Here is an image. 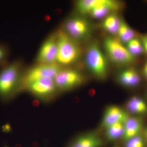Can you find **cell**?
<instances>
[{
    "label": "cell",
    "mask_w": 147,
    "mask_h": 147,
    "mask_svg": "<svg viewBox=\"0 0 147 147\" xmlns=\"http://www.w3.org/2000/svg\"><path fill=\"white\" fill-rule=\"evenodd\" d=\"M146 139H147V128L146 129Z\"/></svg>",
    "instance_id": "cb8c5ba5"
},
{
    "label": "cell",
    "mask_w": 147,
    "mask_h": 147,
    "mask_svg": "<svg viewBox=\"0 0 147 147\" xmlns=\"http://www.w3.org/2000/svg\"><path fill=\"white\" fill-rule=\"evenodd\" d=\"M103 145L101 138L94 132H90L77 137L68 147H100Z\"/></svg>",
    "instance_id": "7c38bea8"
},
{
    "label": "cell",
    "mask_w": 147,
    "mask_h": 147,
    "mask_svg": "<svg viewBox=\"0 0 147 147\" xmlns=\"http://www.w3.org/2000/svg\"><path fill=\"white\" fill-rule=\"evenodd\" d=\"M84 80V75L79 70L69 67H62L54 78L59 92L73 89L81 86Z\"/></svg>",
    "instance_id": "8992f818"
},
{
    "label": "cell",
    "mask_w": 147,
    "mask_h": 147,
    "mask_svg": "<svg viewBox=\"0 0 147 147\" xmlns=\"http://www.w3.org/2000/svg\"><path fill=\"white\" fill-rule=\"evenodd\" d=\"M62 67L57 63L35 64L25 71L23 78L24 90L27 85L42 78L54 79L60 71Z\"/></svg>",
    "instance_id": "52a82bcc"
},
{
    "label": "cell",
    "mask_w": 147,
    "mask_h": 147,
    "mask_svg": "<svg viewBox=\"0 0 147 147\" xmlns=\"http://www.w3.org/2000/svg\"><path fill=\"white\" fill-rule=\"evenodd\" d=\"M126 46L129 53L134 57L141 55L144 51L141 40L137 38L131 40L127 43Z\"/></svg>",
    "instance_id": "d6986e66"
},
{
    "label": "cell",
    "mask_w": 147,
    "mask_h": 147,
    "mask_svg": "<svg viewBox=\"0 0 147 147\" xmlns=\"http://www.w3.org/2000/svg\"><path fill=\"white\" fill-rule=\"evenodd\" d=\"M118 80L124 86L133 87L141 82L140 75L134 69L129 68L121 71L118 75Z\"/></svg>",
    "instance_id": "4fadbf2b"
},
{
    "label": "cell",
    "mask_w": 147,
    "mask_h": 147,
    "mask_svg": "<svg viewBox=\"0 0 147 147\" xmlns=\"http://www.w3.org/2000/svg\"><path fill=\"white\" fill-rule=\"evenodd\" d=\"M103 45L108 58L114 63L126 65L132 63L135 61V57L119 39L107 37L104 40Z\"/></svg>",
    "instance_id": "277c9868"
},
{
    "label": "cell",
    "mask_w": 147,
    "mask_h": 147,
    "mask_svg": "<svg viewBox=\"0 0 147 147\" xmlns=\"http://www.w3.org/2000/svg\"><path fill=\"white\" fill-rule=\"evenodd\" d=\"M106 128L105 135L109 141H116L123 138L125 131L124 123L114 124Z\"/></svg>",
    "instance_id": "e0dca14e"
},
{
    "label": "cell",
    "mask_w": 147,
    "mask_h": 147,
    "mask_svg": "<svg viewBox=\"0 0 147 147\" xmlns=\"http://www.w3.org/2000/svg\"></svg>",
    "instance_id": "d4e9b609"
},
{
    "label": "cell",
    "mask_w": 147,
    "mask_h": 147,
    "mask_svg": "<svg viewBox=\"0 0 147 147\" xmlns=\"http://www.w3.org/2000/svg\"><path fill=\"white\" fill-rule=\"evenodd\" d=\"M129 118L128 114L117 106L108 107L105 112L102 121V126L104 127L117 123H123Z\"/></svg>",
    "instance_id": "8fae6325"
},
{
    "label": "cell",
    "mask_w": 147,
    "mask_h": 147,
    "mask_svg": "<svg viewBox=\"0 0 147 147\" xmlns=\"http://www.w3.org/2000/svg\"><path fill=\"white\" fill-rule=\"evenodd\" d=\"M9 55L8 47L4 44L0 43V67H2L8 63Z\"/></svg>",
    "instance_id": "ffe728a7"
},
{
    "label": "cell",
    "mask_w": 147,
    "mask_h": 147,
    "mask_svg": "<svg viewBox=\"0 0 147 147\" xmlns=\"http://www.w3.org/2000/svg\"><path fill=\"white\" fill-rule=\"evenodd\" d=\"M124 134L123 139L125 141L139 135L142 130V121L137 118H129L124 123Z\"/></svg>",
    "instance_id": "5bb4252c"
},
{
    "label": "cell",
    "mask_w": 147,
    "mask_h": 147,
    "mask_svg": "<svg viewBox=\"0 0 147 147\" xmlns=\"http://www.w3.org/2000/svg\"><path fill=\"white\" fill-rule=\"evenodd\" d=\"M85 62L88 69L95 77L100 80L106 78L108 73V60L96 42L91 43L87 48Z\"/></svg>",
    "instance_id": "3957f363"
},
{
    "label": "cell",
    "mask_w": 147,
    "mask_h": 147,
    "mask_svg": "<svg viewBox=\"0 0 147 147\" xmlns=\"http://www.w3.org/2000/svg\"><path fill=\"white\" fill-rule=\"evenodd\" d=\"M126 107L129 112L132 114L142 115L147 113V105L140 98L131 97L127 101Z\"/></svg>",
    "instance_id": "2e32d148"
},
{
    "label": "cell",
    "mask_w": 147,
    "mask_h": 147,
    "mask_svg": "<svg viewBox=\"0 0 147 147\" xmlns=\"http://www.w3.org/2000/svg\"><path fill=\"white\" fill-rule=\"evenodd\" d=\"M141 40L144 47V51H145L147 54V36H142Z\"/></svg>",
    "instance_id": "7402d4cb"
},
{
    "label": "cell",
    "mask_w": 147,
    "mask_h": 147,
    "mask_svg": "<svg viewBox=\"0 0 147 147\" xmlns=\"http://www.w3.org/2000/svg\"><path fill=\"white\" fill-rule=\"evenodd\" d=\"M117 35L119 40L123 43H127L135 38L134 30L124 21H121Z\"/></svg>",
    "instance_id": "ac0fdd59"
},
{
    "label": "cell",
    "mask_w": 147,
    "mask_h": 147,
    "mask_svg": "<svg viewBox=\"0 0 147 147\" xmlns=\"http://www.w3.org/2000/svg\"><path fill=\"white\" fill-rule=\"evenodd\" d=\"M143 71L145 76L147 78V61L145 63L143 68Z\"/></svg>",
    "instance_id": "603a6c76"
},
{
    "label": "cell",
    "mask_w": 147,
    "mask_h": 147,
    "mask_svg": "<svg viewBox=\"0 0 147 147\" xmlns=\"http://www.w3.org/2000/svg\"><path fill=\"white\" fill-rule=\"evenodd\" d=\"M24 71L22 61L8 62L0 70V98L10 100L24 90Z\"/></svg>",
    "instance_id": "6da1fadb"
},
{
    "label": "cell",
    "mask_w": 147,
    "mask_h": 147,
    "mask_svg": "<svg viewBox=\"0 0 147 147\" xmlns=\"http://www.w3.org/2000/svg\"><path fill=\"white\" fill-rule=\"evenodd\" d=\"M121 20L115 13H111L104 18L102 24V29L108 33L117 35Z\"/></svg>",
    "instance_id": "9a60e30c"
},
{
    "label": "cell",
    "mask_w": 147,
    "mask_h": 147,
    "mask_svg": "<svg viewBox=\"0 0 147 147\" xmlns=\"http://www.w3.org/2000/svg\"><path fill=\"white\" fill-rule=\"evenodd\" d=\"M120 2L113 0H94V4L89 15L94 18H105L111 13H115L122 8Z\"/></svg>",
    "instance_id": "30bf717a"
},
{
    "label": "cell",
    "mask_w": 147,
    "mask_h": 147,
    "mask_svg": "<svg viewBox=\"0 0 147 147\" xmlns=\"http://www.w3.org/2000/svg\"><path fill=\"white\" fill-rule=\"evenodd\" d=\"M24 90L45 101L52 100L59 93L54 79L50 78H42L37 80L27 85Z\"/></svg>",
    "instance_id": "ba28073f"
},
{
    "label": "cell",
    "mask_w": 147,
    "mask_h": 147,
    "mask_svg": "<svg viewBox=\"0 0 147 147\" xmlns=\"http://www.w3.org/2000/svg\"><path fill=\"white\" fill-rule=\"evenodd\" d=\"M57 42L55 32L46 38L40 47L35 58L36 64L57 63Z\"/></svg>",
    "instance_id": "9c48e42d"
},
{
    "label": "cell",
    "mask_w": 147,
    "mask_h": 147,
    "mask_svg": "<svg viewBox=\"0 0 147 147\" xmlns=\"http://www.w3.org/2000/svg\"><path fill=\"white\" fill-rule=\"evenodd\" d=\"M57 42L56 63L62 67H67L79 62L82 51L80 43L71 38L61 28L55 31Z\"/></svg>",
    "instance_id": "7a4b0ae2"
},
{
    "label": "cell",
    "mask_w": 147,
    "mask_h": 147,
    "mask_svg": "<svg viewBox=\"0 0 147 147\" xmlns=\"http://www.w3.org/2000/svg\"><path fill=\"white\" fill-rule=\"evenodd\" d=\"M61 28L79 43L87 39L91 32V26L89 21L85 16L78 13L67 18Z\"/></svg>",
    "instance_id": "5b68a950"
},
{
    "label": "cell",
    "mask_w": 147,
    "mask_h": 147,
    "mask_svg": "<svg viewBox=\"0 0 147 147\" xmlns=\"http://www.w3.org/2000/svg\"><path fill=\"white\" fill-rule=\"evenodd\" d=\"M125 147H145V143L139 135L126 141Z\"/></svg>",
    "instance_id": "44dd1931"
}]
</instances>
